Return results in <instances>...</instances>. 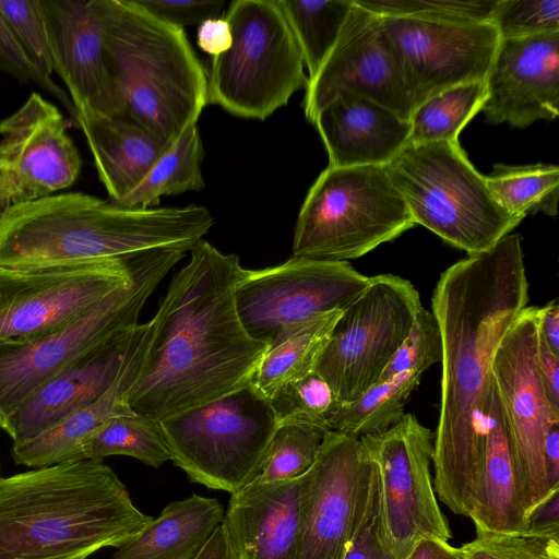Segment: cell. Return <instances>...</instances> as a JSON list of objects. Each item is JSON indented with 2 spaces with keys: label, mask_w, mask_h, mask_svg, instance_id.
I'll list each match as a JSON object with an SVG mask.
<instances>
[{
  "label": "cell",
  "mask_w": 559,
  "mask_h": 559,
  "mask_svg": "<svg viewBox=\"0 0 559 559\" xmlns=\"http://www.w3.org/2000/svg\"><path fill=\"white\" fill-rule=\"evenodd\" d=\"M528 281L521 237L468 254L436 284L431 312L442 341L439 420L433 437V488L453 513L469 516L483 454V413L501 340L526 307Z\"/></svg>",
  "instance_id": "1"
},
{
  "label": "cell",
  "mask_w": 559,
  "mask_h": 559,
  "mask_svg": "<svg viewBox=\"0 0 559 559\" xmlns=\"http://www.w3.org/2000/svg\"><path fill=\"white\" fill-rule=\"evenodd\" d=\"M246 269L201 239L150 320L130 408L157 421L251 382L267 345L252 338L236 308Z\"/></svg>",
  "instance_id": "2"
},
{
  "label": "cell",
  "mask_w": 559,
  "mask_h": 559,
  "mask_svg": "<svg viewBox=\"0 0 559 559\" xmlns=\"http://www.w3.org/2000/svg\"><path fill=\"white\" fill-rule=\"evenodd\" d=\"M152 519L102 462H63L0 477V559H86L120 547Z\"/></svg>",
  "instance_id": "3"
},
{
  "label": "cell",
  "mask_w": 559,
  "mask_h": 559,
  "mask_svg": "<svg viewBox=\"0 0 559 559\" xmlns=\"http://www.w3.org/2000/svg\"><path fill=\"white\" fill-rule=\"evenodd\" d=\"M213 224L202 205L127 209L82 192L56 193L0 216V267L72 265L155 248L190 251Z\"/></svg>",
  "instance_id": "4"
},
{
  "label": "cell",
  "mask_w": 559,
  "mask_h": 559,
  "mask_svg": "<svg viewBox=\"0 0 559 559\" xmlns=\"http://www.w3.org/2000/svg\"><path fill=\"white\" fill-rule=\"evenodd\" d=\"M93 2L124 92V116L173 144L209 104L207 75L183 29L158 21L133 0Z\"/></svg>",
  "instance_id": "5"
},
{
  "label": "cell",
  "mask_w": 559,
  "mask_h": 559,
  "mask_svg": "<svg viewBox=\"0 0 559 559\" xmlns=\"http://www.w3.org/2000/svg\"><path fill=\"white\" fill-rule=\"evenodd\" d=\"M384 168L415 225L467 254L490 250L521 223L497 203L457 141L407 144Z\"/></svg>",
  "instance_id": "6"
},
{
  "label": "cell",
  "mask_w": 559,
  "mask_h": 559,
  "mask_svg": "<svg viewBox=\"0 0 559 559\" xmlns=\"http://www.w3.org/2000/svg\"><path fill=\"white\" fill-rule=\"evenodd\" d=\"M414 226L384 166H328L300 207L293 257L347 262Z\"/></svg>",
  "instance_id": "7"
},
{
  "label": "cell",
  "mask_w": 559,
  "mask_h": 559,
  "mask_svg": "<svg viewBox=\"0 0 559 559\" xmlns=\"http://www.w3.org/2000/svg\"><path fill=\"white\" fill-rule=\"evenodd\" d=\"M186 252L182 248L140 251L131 281L67 329L33 341L0 340V429L73 360L111 335L136 325L148 297Z\"/></svg>",
  "instance_id": "8"
},
{
  "label": "cell",
  "mask_w": 559,
  "mask_h": 559,
  "mask_svg": "<svg viewBox=\"0 0 559 559\" xmlns=\"http://www.w3.org/2000/svg\"><path fill=\"white\" fill-rule=\"evenodd\" d=\"M229 49L212 58L209 103L264 120L306 87L304 59L276 0H236L225 15Z\"/></svg>",
  "instance_id": "9"
},
{
  "label": "cell",
  "mask_w": 559,
  "mask_h": 559,
  "mask_svg": "<svg viewBox=\"0 0 559 559\" xmlns=\"http://www.w3.org/2000/svg\"><path fill=\"white\" fill-rule=\"evenodd\" d=\"M158 423L173 463L192 481L229 493L255 479L278 425L251 383Z\"/></svg>",
  "instance_id": "10"
},
{
  "label": "cell",
  "mask_w": 559,
  "mask_h": 559,
  "mask_svg": "<svg viewBox=\"0 0 559 559\" xmlns=\"http://www.w3.org/2000/svg\"><path fill=\"white\" fill-rule=\"evenodd\" d=\"M421 308L408 280L370 276L367 288L342 311L314 367L340 404L380 381Z\"/></svg>",
  "instance_id": "11"
},
{
  "label": "cell",
  "mask_w": 559,
  "mask_h": 559,
  "mask_svg": "<svg viewBox=\"0 0 559 559\" xmlns=\"http://www.w3.org/2000/svg\"><path fill=\"white\" fill-rule=\"evenodd\" d=\"M138 253L72 265L0 267V340L33 341L67 329L131 281Z\"/></svg>",
  "instance_id": "12"
},
{
  "label": "cell",
  "mask_w": 559,
  "mask_h": 559,
  "mask_svg": "<svg viewBox=\"0 0 559 559\" xmlns=\"http://www.w3.org/2000/svg\"><path fill=\"white\" fill-rule=\"evenodd\" d=\"M538 307H525L496 349L491 374L513 452L530 523L556 492L548 484L544 442L559 421L548 404L538 369Z\"/></svg>",
  "instance_id": "13"
},
{
  "label": "cell",
  "mask_w": 559,
  "mask_h": 559,
  "mask_svg": "<svg viewBox=\"0 0 559 559\" xmlns=\"http://www.w3.org/2000/svg\"><path fill=\"white\" fill-rule=\"evenodd\" d=\"M359 440L377 469L382 523L394 559H406L423 538L449 542L451 530L431 476V430L405 413L384 432Z\"/></svg>",
  "instance_id": "14"
},
{
  "label": "cell",
  "mask_w": 559,
  "mask_h": 559,
  "mask_svg": "<svg viewBox=\"0 0 559 559\" xmlns=\"http://www.w3.org/2000/svg\"><path fill=\"white\" fill-rule=\"evenodd\" d=\"M369 282L348 262L293 257L272 267L246 269L235 290L236 308L248 334L269 346L294 323L344 310Z\"/></svg>",
  "instance_id": "15"
},
{
  "label": "cell",
  "mask_w": 559,
  "mask_h": 559,
  "mask_svg": "<svg viewBox=\"0 0 559 559\" xmlns=\"http://www.w3.org/2000/svg\"><path fill=\"white\" fill-rule=\"evenodd\" d=\"M343 90L355 91L409 120L414 105L400 56L382 17L359 7L352 10L317 74L307 81L305 116L317 115Z\"/></svg>",
  "instance_id": "16"
},
{
  "label": "cell",
  "mask_w": 559,
  "mask_h": 559,
  "mask_svg": "<svg viewBox=\"0 0 559 559\" xmlns=\"http://www.w3.org/2000/svg\"><path fill=\"white\" fill-rule=\"evenodd\" d=\"M405 74L414 108L459 84L485 81L499 34L490 22L382 17Z\"/></svg>",
  "instance_id": "17"
},
{
  "label": "cell",
  "mask_w": 559,
  "mask_h": 559,
  "mask_svg": "<svg viewBox=\"0 0 559 559\" xmlns=\"http://www.w3.org/2000/svg\"><path fill=\"white\" fill-rule=\"evenodd\" d=\"M0 216L10 207L71 187L82 159L59 109L33 92L0 121Z\"/></svg>",
  "instance_id": "18"
},
{
  "label": "cell",
  "mask_w": 559,
  "mask_h": 559,
  "mask_svg": "<svg viewBox=\"0 0 559 559\" xmlns=\"http://www.w3.org/2000/svg\"><path fill=\"white\" fill-rule=\"evenodd\" d=\"M369 460L359 438L329 430L300 477L301 522L295 559H342Z\"/></svg>",
  "instance_id": "19"
},
{
  "label": "cell",
  "mask_w": 559,
  "mask_h": 559,
  "mask_svg": "<svg viewBox=\"0 0 559 559\" xmlns=\"http://www.w3.org/2000/svg\"><path fill=\"white\" fill-rule=\"evenodd\" d=\"M53 72L70 93L74 114L124 116L126 96L106 53L93 0H39Z\"/></svg>",
  "instance_id": "20"
},
{
  "label": "cell",
  "mask_w": 559,
  "mask_h": 559,
  "mask_svg": "<svg viewBox=\"0 0 559 559\" xmlns=\"http://www.w3.org/2000/svg\"><path fill=\"white\" fill-rule=\"evenodd\" d=\"M489 123L526 128L559 115V33L500 39L485 79Z\"/></svg>",
  "instance_id": "21"
},
{
  "label": "cell",
  "mask_w": 559,
  "mask_h": 559,
  "mask_svg": "<svg viewBox=\"0 0 559 559\" xmlns=\"http://www.w3.org/2000/svg\"><path fill=\"white\" fill-rule=\"evenodd\" d=\"M147 322L124 329L86 350L28 399L3 429L13 444L28 441L105 394L123 370Z\"/></svg>",
  "instance_id": "22"
},
{
  "label": "cell",
  "mask_w": 559,
  "mask_h": 559,
  "mask_svg": "<svg viewBox=\"0 0 559 559\" xmlns=\"http://www.w3.org/2000/svg\"><path fill=\"white\" fill-rule=\"evenodd\" d=\"M300 522L299 477L254 479L230 493L223 525L239 559H295Z\"/></svg>",
  "instance_id": "23"
},
{
  "label": "cell",
  "mask_w": 559,
  "mask_h": 559,
  "mask_svg": "<svg viewBox=\"0 0 559 559\" xmlns=\"http://www.w3.org/2000/svg\"><path fill=\"white\" fill-rule=\"evenodd\" d=\"M331 167L385 166L407 145L409 120L352 90L314 118Z\"/></svg>",
  "instance_id": "24"
},
{
  "label": "cell",
  "mask_w": 559,
  "mask_h": 559,
  "mask_svg": "<svg viewBox=\"0 0 559 559\" xmlns=\"http://www.w3.org/2000/svg\"><path fill=\"white\" fill-rule=\"evenodd\" d=\"M468 518L473 521L476 533H519L527 531L530 526L493 383L483 413L481 465Z\"/></svg>",
  "instance_id": "25"
},
{
  "label": "cell",
  "mask_w": 559,
  "mask_h": 559,
  "mask_svg": "<svg viewBox=\"0 0 559 559\" xmlns=\"http://www.w3.org/2000/svg\"><path fill=\"white\" fill-rule=\"evenodd\" d=\"M73 119L85 136L109 202L134 190L171 145L127 116L79 110Z\"/></svg>",
  "instance_id": "26"
},
{
  "label": "cell",
  "mask_w": 559,
  "mask_h": 559,
  "mask_svg": "<svg viewBox=\"0 0 559 559\" xmlns=\"http://www.w3.org/2000/svg\"><path fill=\"white\" fill-rule=\"evenodd\" d=\"M150 333L147 328L130 355L123 370L98 400L70 414L39 436L13 444L12 457L16 464L40 468L63 462L85 460L83 444L104 423L119 415L133 413L128 394L138 376Z\"/></svg>",
  "instance_id": "27"
},
{
  "label": "cell",
  "mask_w": 559,
  "mask_h": 559,
  "mask_svg": "<svg viewBox=\"0 0 559 559\" xmlns=\"http://www.w3.org/2000/svg\"><path fill=\"white\" fill-rule=\"evenodd\" d=\"M224 513L217 499L197 493L173 501L118 547L114 559H194L223 523Z\"/></svg>",
  "instance_id": "28"
},
{
  "label": "cell",
  "mask_w": 559,
  "mask_h": 559,
  "mask_svg": "<svg viewBox=\"0 0 559 559\" xmlns=\"http://www.w3.org/2000/svg\"><path fill=\"white\" fill-rule=\"evenodd\" d=\"M342 311L322 313L282 330L259 361L252 386L269 399L282 385L313 372Z\"/></svg>",
  "instance_id": "29"
},
{
  "label": "cell",
  "mask_w": 559,
  "mask_h": 559,
  "mask_svg": "<svg viewBox=\"0 0 559 559\" xmlns=\"http://www.w3.org/2000/svg\"><path fill=\"white\" fill-rule=\"evenodd\" d=\"M203 158L200 131L193 123L165 151L134 190L110 203L127 209H146L160 197L200 191L205 186L201 171Z\"/></svg>",
  "instance_id": "30"
},
{
  "label": "cell",
  "mask_w": 559,
  "mask_h": 559,
  "mask_svg": "<svg viewBox=\"0 0 559 559\" xmlns=\"http://www.w3.org/2000/svg\"><path fill=\"white\" fill-rule=\"evenodd\" d=\"M421 374L407 372L379 381L355 400L338 404L328 429L356 438L384 432L404 416L405 404Z\"/></svg>",
  "instance_id": "31"
},
{
  "label": "cell",
  "mask_w": 559,
  "mask_h": 559,
  "mask_svg": "<svg viewBox=\"0 0 559 559\" xmlns=\"http://www.w3.org/2000/svg\"><path fill=\"white\" fill-rule=\"evenodd\" d=\"M485 180L497 203L520 221L536 213L557 215L559 167L556 165L495 164Z\"/></svg>",
  "instance_id": "32"
},
{
  "label": "cell",
  "mask_w": 559,
  "mask_h": 559,
  "mask_svg": "<svg viewBox=\"0 0 559 559\" xmlns=\"http://www.w3.org/2000/svg\"><path fill=\"white\" fill-rule=\"evenodd\" d=\"M485 81H474L444 90L414 108L407 144L455 142L460 132L486 99Z\"/></svg>",
  "instance_id": "33"
},
{
  "label": "cell",
  "mask_w": 559,
  "mask_h": 559,
  "mask_svg": "<svg viewBox=\"0 0 559 559\" xmlns=\"http://www.w3.org/2000/svg\"><path fill=\"white\" fill-rule=\"evenodd\" d=\"M300 49L308 80L312 79L336 43L353 0H276Z\"/></svg>",
  "instance_id": "34"
},
{
  "label": "cell",
  "mask_w": 559,
  "mask_h": 559,
  "mask_svg": "<svg viewBox=\"0 0 559 559\" xmlns=\"http://www.w3.org/2000/svg\"><path fill=\"white\" fill-rule=\"evenodd\" d=\"M85 460L102 462L111 455L136 459L151 467H159L170 460L159 423L131 413L104 423L83 444Z\"/></svg>",
  "instance_id": "35"
},
{
  "label": "cell",
  "mask_w": 559,
  "mask_h": 559,
  "mask_svg": "<svg viewBox=\"0 0 559 559\" xmlns=\"http://www.w3.org/2000/svg\"><path fill=\"white\" fill-rule=\"evenodd\" d=\"M328 431L300 423L278 424L255 479L281 481L301 477L314 464Z\"/></svg>",
  "instance_id": "36"
},
{
  "label": "cell",
  "mask_w": 559,
  "mask_h": 559,
  "mask_svg": "<svg viewBox=\"0 0 559 559\" xmlns=\"http://www.w3.org/2000/svg\"><path fill=\"white\" fill-rule=\"evenodd\" d=\"M460 548L464 559H559V523L519 533L479 532Z\"/></svg>",
  "instance_id": "37"
},
{
  "label": "cell",
  "mask_w": 559,
  "mask_h": 559,
  "mask_svg": "<svg viewBox=\"0 0 559 559\" xmlns=\"http://www.w3.org/2000/svg\"><path fill=\"white\" fill-rule=\"evenodd\" d=\"M342 559H394L382 523L378 474L370 460L361 479L353 526Z\"/></svg>",
  "instance_id": "38"
},
{
  "label": "cell",
  "mask_w": 559,
  "mask_h": 559,
  "mask_svg": "<svg viewBox=\"0 0 559 559\" xmlns=\"http://www.w3.org/2000/svg\"><path fill=\"white\" fill-rule=\"evenodd\" d=\"M276 420L322 427L338 406L329 384L314 371L278 388L269 399Z\"/></svg>",
  "instance_id": "39"
},
{
  "label": "cell",
  "mask_w": 559,
  "mask_h": 559,
  "mask_svg": "<svg viewBox=\"0 0 559 559\" xmlns=\"http://www.w3.org/2000/svg\"><path fill=\"white\" fill-rule=\"evenodd\" d=\"M381 17H420L490 22L498 0H354Z\"/></svg>",
  "instance_id": "40"
},
{
  "label": "cell",
  "mask_w": 559,
  "mask_h": 559,
  "mask_svg": "<svg viewBox=\"0 0 559 559\" xmlns=\"http://www.w3.org/2000/svg\"><path fill=\"white\" fill-rule=\"evenodd\" d=\"M490 23L500 39L559 33V0H498Z\"/></svg>",
  "instance_id": "41"
},
{
  "label": "cell",
  "mask_w": 559,
  "mask_h": 559,
  "mask_svg": "<svg viewBox=\"0 0 559 559\" xmlns=\"http://www.w3.org/2000/svg\"><path fill=\"white\" fill-rule=\"evenodd\" d=\"M442 358V341L432 312L424 307L418 311L409 333L397 348L380 381L407 372L424 373Z\"/></svg>",
  "instance_id": "42"
},
{
  "label": "cell",
  "mask_w": 559,
  "mask_h": 559,
  "mask_svg": "<svg viewBox=\"0 0 559 559\" xmlns=\"http://www.w3.org/2000/svg\"><path fill=\"white\" fill-rule=\"evenodd\" d=\"M0 14L29 59L51 76L52 55L39 0H0Z\"/></svg>",
  "instance_id": "43"
},
{
  "label": "cell",
  "mask_w": 559,
  "mask_h": 559,
  "mask_svg": "<svg viewBox=\"0 0 559 559\" xmlns=\"http://www.w3.org/2000/svg\"><path fill=\"white\" fill-rule=\"evenodd\" d=\"M0 71L5 72L19 82L33 83L56 97L71 116L74 107L66 91L51 76L43 73L29 59L26 51L0 14Z\"/></svg>",
  "instance_id": "44"
},
{
  "label": "cell",
  "mask_w": 559,
  "mask_h": 559,
  "mask_svg": "<svg viewBox=\"0 0 559 559\" xmlns=\"http://www.w3.org/2000/svg\"><path fill=\"white\" fill-rule=\"evenodd\" d=\"M133 2L158 21L178 28L200 25L209 19H217L224 7V1L133 0Z\"/></svg>",
  "instance_id": "45"
},
{
  "label": "cell",
  "mask_w": 559,
  "mask_h": 559,
  "mask_svg": "<svg viewBox=\"0 0 559 559\" xmlns=\"http://www.w3.org/2000/svg\"><path fill=\"white\" fill-rule=\"evenodd\" d=\"M538 369L548 404L559 416V355L552 353L539 337Z\"/></svg>",
  "instance_id": "46"
},
{
  "label": "cell",
  "mask_w": 559,
  "mask_h": 559,
  "mask_svg": "<svg viewBox=\"0 0 559 559\" xmlns=\"http://www.w3.org/2000/svg\"><path fill=\"white\" fill-rule=\"evenodd\" d=\"M198 46L206 53L216 57L227 51L231 45V32L225 17L209 19L198 27Z\"/></svg>",
  "instance_id": "47"
},
{
  "label": "cell",
  "mask_w": 559,
  "mask_h": 559,
  "mask_svg": "<svg viewBox=\"0 0 559 559\" xmlns=\"http://www.w3.org/2000/svg\"><path fill=\"white\" fill-rule=\"evenodd\" d=\"M538 331L547 347L559 355V306L556 300L538 307Z\"/></svg>",
  "instance_id": "48"
},
{
  "label": "cell",
  "mask_w": 559,
  "mask_h": 559,
  "mask_svg": "<svg viewBox=\"0 0 559 559\" xmlns=\"http://www.w3.org/2000/svg\"><path fill=\"white\" fill-rule=\"evenodd\" d=\"M406 559H464L460 547L438 538H423L412 549Z\"/></svg>",
  "instance_id": "49"
},
{
  "label": "cell",
  "mask_w": 559,
  "mask_h": 559,
  "mask_svg": "<svg viewBox=\"0 0 559 559\" xmlns=\"http://www.w3.org/2000/svg\"><path fill=\"white\" fill-rule=\"evenodd\" d=\"M544 459L549 487L559 491V421L551 423L547 429Z\"/></svg>",
  "instance_id": "50"
},
{
  "label": "cell",
  "mask_w": 559,
  "mask_h": 559,
  "mask_svg": "<svg viewBox=\"0 0 559 559\" xmlns=\"http://www.w3.org/2000/svg\"><path fill=\"white\" fill-rule=\"evenodd\" d=\"M194 559H239L223 523L216 528Z\"/></svg>",
  "instance_id": "51"
}]
</instances>
